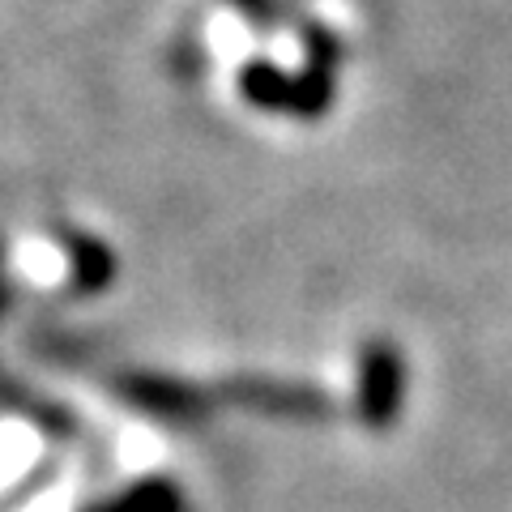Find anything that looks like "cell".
Listing matches in <instances>:
<instances>
[{"mask_svg":"<svg viewBox=\"0 0 512 512\" xmlns=\"http://www.w3.org/2000/svg\"><path fill=\"white\" fill-rule=\"evenodd\" d=\"M239 90L244 99L261 111H282V116H325L333 103V64L308 60L303 73H282L269 60H252L239 73Z\"/></svg>","mask_w":512,"mask_h":512,"instance_id":"cell-1","label":"cell"},{"mask_svg":"<svg viewBox=\"0 0 512 512\" xmlns=\"http://www.w3.org/2000/svg\"><path fill=\"white\" fill-rule=\"evenodd\" d=\"M406 397V367L389 342H372L359 359V419L367 427H389Z\"/></svg>","mask_w":512,"mask_h":512,"instance_id":"cell-2","label":"cell"},{"mask_svg":"<svg viewBox=\"0 0 512 512\" xmlns=\"http://www.w3.org/2000/svg\"><path fill=\"white\" fill-rule=\"evenodd\" d=\"M124 393L128 402L141 406L154 419H167V423H188L201 414V402H197V389H188L180 380H163V376H146V380H124Z\"/></svg>","mask_w":512,"mask_h":512,"instance_id":"cell-3","label":"cell"},{"mask_svg":"<svg viewBox=\"0 0 512 512\" xmlns=\"http://www.w3.org/2000/svg\"><path fill=\"white\" fill-rule=\"evenodd\" d=\"M90 512H188V508H184V495L175 491V483H167V478H146V483L120 491L116 500H107Z\"/></svg>","mask_w":512,"mask_h":512,"instance_id":"cell-4","label":"cell"},{"mask_svg":"<svg viewBox=\"0 0 512 512\" xmlns=\"http://www.w3.org/2000/svg\"><path fill=\"white\" fill-rule=\"evenodd\" d=\"M235 397H252L265 414H299V419H316L325 414V397L312 393V389H295V384H248V389H235Z\"/></svg>","mask_w":512,"mask_h":512,"instance_id":"cell-5","label":"cell"},{"mask_svg":"<svg viewBox=\"0 0 512 512\" xmlns=\"http://www.w3.org/2000/svg\"><path fill=\"white\" fill-rule=\"evenodd\" d=\"M69 252H73V269H77V291H103V286H111L116 261H111V252L99 244V239L73 235Z\"/></svg>","mask_w":512,"mask_h":512,"instance_id":"cell-6","label":"cell"},{"mask_svg":"<svg viewBox=\"0 0 512 512\" xmlns=\"http://www.w3.org/2000/svg\"><path fill=\"white\" fill-rule=\"evenodd\" d=\"M231 9H239L252 26H278L286 18V9L278 5V0H227Z\"/></svg>","mask_w":512,"mask_h":512,"instance_id":"cell-7","label":"cell"}]
</instances>
